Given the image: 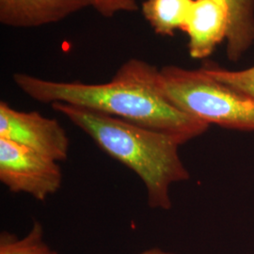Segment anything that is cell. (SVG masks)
I'll use <instances>...</instances> for the list:
<instances>
[{
  "mask_svg": "<svg viewBox=\"0 0 254 254\" xmlns=\"http://www.w3.org/2000/svg\"><path fill=\"white\" fill-rule=\"evenodd\" d=\"M13 82L33 100L64 103L122 119L164 133L184 145L203 135L210 126L175 108L164 93L160 70L142 60L123 64L107 83L46 80L16 73Z\"/></svg>",
  "mask_w": 254,
  "mask_h": 254,
  "instance_id": "6da1fadb",
  "label": "cell"
},
{
  "mask_svg": "<svg viewBox=\"0 0 254 254\" xmlns=\"http://www.w3.org/2000/svg\"><path fill=\"white\" fill-rule=\"evenodd\" d=\"M81 129L96 145L136 173L145 187L147 204L153 209H172V186L190 180L179 147L172 136L153 129L64 103L51 105Z\"/></svg>",
  "mask_w": 254,
  "mask_h": 254,
  "instance_id": "7a4b0ae2",
  "label": "cell"
},
{
  "mask_svg": "<svg viewBox=\"0 0 254 254\" xmlns=\"http://www.w3.org/2000/svg\"><path fill=\"white\" fill-rule=\"evenodd\" d=\"M164 93L175 108L209 126L254 132V98L214 79L201 69H160Z\"/></svg>",
  "mask_w": 254,
  "mask_h": 254,
  "instance_id": "3957f363",
  "label": "cell"
},
{
  "mask_svg": "<svg viewBox=\"0 0 254 254\" xmlns=\"http://www.w3.org/2000/svg\"><path fill=\"white\" fill-rule=\"evenodd\" d=\"M60 164L35 151L0 138V181L13 193H25L44 201L63 184Z\"/></svg>",
  "mask_w": 254,
  "mask_h": 254,
  "instance_id": "277c9868",
  "label": "cell"
},
{
  "mask_svg": "<svg viewBox=\"0 0 254 254\" xmlns=\"http://www.w3.org/2000/svg\"><path fill=\"white\" fill-rule=\"evenodd\" d=\"M0 138L26 146L57 162L68 158L70 139L56 119L38 111H20L0 103Z\"/></svg>",
  "mask_w": 254,
  "mask_h": 254,
  "instance_id": "5b68a950",
  "label": "cell"
},
{
  "mask_svg": "<svg viewBox=\"0 0 254 254\" xmlns=\"http://www.w3.org/2000/svg\"><path fill=\"white\" fill-rule=\"evenodd\" d=\"M229 9L224 0H193L184 31L191 58L203 60L227 39Z\"/></svg>",
  "mask_w": 254,
  "mask_h": 254,
  "instance_id": "8992f818",
  "label": "cell"
},
{
  "mask_svg": "<svg viewBox=\"0 0 254 254\" xmlns=\"http://www.w3.org/2000/svg\"><path fill=\"white\" fill-rule=\"evenodd\" d=\"M92 6L93 0H0V22L8 27H40Z\"/></svg>",
  "mask_w": 254,
  "mask_h": 254,
  "instance_id": "52a82bcc",
  "label": "cell"
},
{
  "mask_svg": "<svg viewBox=\"0 0 254 254\" xmlns=\"http://www.w3.org/2000/svg\"><path fill=\"white\" fill-rule=\"evenodd\" d=\"M229 9L227 56L236 62L254 43V0H224Z\"/></svg>",
  "mask_w": 254,
  "mask_h": 254,
  "instance_id": "ba28073f",
  "label": "cell"
},
{
  "mask_svg": "<svg viewBox=\"0 0 254 254\" xmlns=\"http://www.w3.org/2000/svg\"><path fill=\"white\" fill-rule=\"evenodd\" d=\"M193 0H145L142 13L154 32L173 36L177 29L184 30Z\"/></svg>",
  "mask_w": 254,
  "mask_h": 254,
  "instance_id": "9c48e42d",
  "label": "cell"
},
{
  "mask_svg": "<svg viewBox=\"0 0 254 254\" xmlns=\"http://www.w3.org/2000/svg\"><path fill=\"white\" fill-rule=\"evenodd\" d=\"M0 254H59L46 243L43 225L33 220L31 229L21 238L9 232L0 235Z\"/></svg>",
  "mask_w": 254,
  "mask_h": 254,
  "instance_id": "30bf717a",
  "label": "cell"
},
{
  "mask_svg": "<svg viewBox=\"0 0 254 254\" xmlns=\"http://www.w3.org/2000/svg\"><path fill=\"white\" fill-rule=\"evenodd\" d=\"M200 69L214 79L254 98V66L245 70L231 71L206 63Z\"/></svg>",
  "mask_w": 254,
  "mask_h": 254,
  "instance_id": "8fae6325",
  "label": "cell"
},
{
  "mask_svg": "<svg viewBox=\"0 0 254 254\" xmlns=\"http://www.w3.org/2000/svg\"><path fill=\"white\" fill-rule=\"evenodd\" d=\"M101 15L112 17L123 11H135L138 9L136 0H93V6Z\"/></svg>",
  "mask_w": 254,
  "mask_h": 254,
  "instance_id": "7c38bea8",
  "label": "cell"
},
{
  "mask_svg": "<svg viewBox=\"0 0 254 254\" xmlns=\"http://www.w3.org/2000/svg\"><path fill=\"white\" fill-rule=\"evenodd\" d=\"M139 254H174L173 253H169V252H166L163 251L161 249H158V248H152V249H149V250H145L143 252H141Z\"/></svg>",
  "mask_w": 254,
  "mask_h": 254,
  "instance_id": "4fadbf2b",
  "label": "cell"
}]
</instances>
